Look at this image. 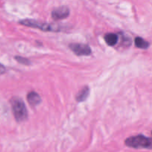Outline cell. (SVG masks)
I'll return each instance as SVG.
<instances>
[{
  "instance_id": "obj_4",
  "label": "cell",
  "mask_w": 152,
  "mask_h": 152,
  "mask_svg": "<svg viewBox=\"0 0 152 152\" xmlns=\"http://www.w3.org/2000/svg\"><path fill=\"white\" fill-rule=\"evenodd\" d=\"M69 48L77 56H88L91 53V49L88 45L83 43H71Z\"/></svg>"
},
{
  "instance_id": "obj_5",
  "label": "cell",
  "mask_w": 152,
  "mask_h": 152,
  "mask_svg": "<svg viewBox=\"0 0 152 152\" xmlns=\"http://www.w3.org/2000/svg\"><path fill=\"white\" fill-rule=\"evenodd\" d=\"M69 14V8L67 6H61L52 11L51 16L54 20H61L68 17Z\"/></svg>"
},
{
  "instance_id": "obj_2",
  "label": "cell",
  "mask_w": 152,
  "mask_h": 152,
  "mask_svg": "<svg viewBox=\"0 0 152 152\" xmlns=\"http://www.w3.org/2000/svg\"><path fill=\"white\" fill-rule=\"evenodd\" d=\"M19 24L25 26L30 27V28H37V29L42 30L43 31H53V32H58L61 31V28L59 25L56 24L45 23L42 22H39L35 19H26L21 20Z\"/></svg>"
},
{
  "instance_id": "obj_6",
  "label": "cell",
  "mask_w": 152,
  "mask_h": 152,
  "mask_svg": "<svg viewBox=\"0 0 152 152\" xmlns=\"http://www.w3.org/2000/svg\"><path fill=\"white\" fill-rule=\"evenodd\" d=\"M27 99L29 104L32 106H35V105H39L41 102V97L35 91H31L27 95Z\"/></svg>"
},
{
  "instance_id": "obj_11",
  "label": "cell",
  "mask_w": 152,
  "mask_h": 152,
  "mask_svg": "<svg viewBox=\"0 0 152 152\" xmlns=\"http://www.w3.org/2000/svg\"><path fill=\"white\" fill-rule=\"evenodd\" d=\"M4 71H5V68H4V67L2 66L1 65H0V74H3Z\"/></svg>"
},
{
  "instance_id": "obj_9",
  "label": "cell",
  "mask_w": 152,
  "mask_h": 152,
  "mask_svg": "<svg viewBox=\"0 0 152 152\" xmlns=\"http://www.w3.org/2000/svg\"><path fill=\"white\" fill-rule=\"evenodd\" d=\"M135 45L136 47L142 49H147L149 47V42L145 40L144 39L141 38V37H137L134 40Z\"/></svg>"
},
{
  "instance_id": "obj_10",
  "label": "cell",
  "mask_w": 152,
  "mask_h": 152,
  "mask_svg": "<svg viewBox=\"0 0 152 152\" xmlns=\"http://www.w3.org/2000/svg\"><path fill=\"white\" fill-rule=\"evenodd\" d=\"M15 59L18 62L21 64H23V65H30L31 64V61L29 59H28L27 58L21 57V56H15Z\"/></svg>"
},
{
  "instance_id": "obj_1",
  "label": "cell",
  "mask_w": 152,
  "mask_h": 152,
  "mask_svg": "<svg viewBox=\"0 0 152 152\" xmlns=\"http://www.w3.org/2000/svg\"><path fill=\"white\" fill-rule=\"evenodd\" d=\"M12 111L13 116L17 122H23L28 118V110L25 106V102L21 98L14 96L10 99Z\"/></svg>"
},
{
  "instance_id": "obj_8",
  "label": "cell",
  "mask_w": 152,
  "mask_h": 152,
  "mask_svg": "<svg viewBox=\"0 0 152 152\" xmlns=\"http://www.w3.org/2000/svg\"><path fill=\"white\" fill-rule=\"evenodd\" d=\"M105 41L108 45L114 46L118 42V36L115 34H108L104 37Z\"/></svg>"
},
{
  "instance_id": "obj_3",
  "label": "cell",
  "mask_w": 152,
  "mask_h": 152,
  "mask_svg": "<svg viewBox=\"0 0 152 152\" xmlns=\"http://www.w3.org/2000/svg\"><path fill=\"white\" fill-rule=\"evenodd\" d=\"M127 146L134 148H151L152 140L143 135L130 137L125 141Z\"/></svg>"
},
{
  "instance_id": "obj_7",
  "label": "cell",
  "mask_w": 152,
  "mask_h": 152,
  "mask_svg": "<svg viewBox=\"0 0 152 152\" xmlns=\"http://www.w3.org/2000/svg\"><path fill=\"white\" fill-rule=\"evenodd\" d=\"M89 95V88L86 86V87H83L80 91L78 92V94L76 96V100L77 102H83V101L86 100V99L88 98Z\"/></svg>"
}]
</instances>
